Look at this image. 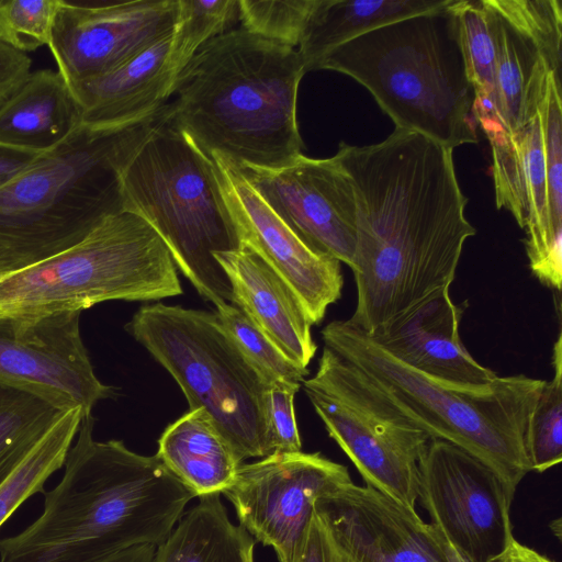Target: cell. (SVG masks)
I'll return each instance as SVG.
<instances>
[{
    "label": "cell",
    "mask_w": 562,
    "mask_h": 562,
    "mask_svg": "<svg viewBox=\"0 0 562 562\" xmlns=\"http://www.w3.org/2000/svg\"><path fill=\"white\" fill-rule=\"evenodd\" d=\"M336 156L356 199L350 269L357 304L347 321L372 336L432 292L450 288L476 229L465 217L453 149L395 128L372 145L340 142Z\"/></svg>",
    "instance_id": "6da1fadb"
},
{
    "label": "cell",
    "mask_w": 562,
    "mask_h": 562,
    "mask_svg": "<svg viewBox=\"0 0 562 562\" xmlns=\"http://www.w3.org/2000/svg\"><path fill=\"white\" fill-rule=\"evenodd\" d=\"M82 416L60 482L40 517L0 540V562H101L136 546H159L194 497L156 456L121 440L97 441Z\"/></svg>",
    "instance_id": "7a4b0ae2"
},
{
    "label": "cell",
    "mask_w": 562,
    "mask_h": 562,
    "mask_svg": "<svg viewBox=\"0 0 562 562\" xmlns=\"http://www.w3.org/2000/svg\"><path fill=\"white\" fill-rule=\"evenodd\" d=\"M305 74L296 47L233 29L183 67L168 117L209 157L278 169L302 155L296 100Z\"/></svg>",
    "instance_id": "3957f363"
},
{
    "label": "cell",
    "mask_w": 562,
    "mask_h": 562,
    "mask_svg": "<svg viewBox=\"0 0 562 562\" xmlns=\"http://www.w3.org/2000/svg\"><path fill=\"white\" fill-rule=\"evenodd\" d=\"M321 335L385 415L474 456L515 495L531 471L528 429L544 380L516 374L484 385L453 384L398 361L348 321L330 322Z\"/></svg>",
    "instance_id": "277c9868"
},
{
    "label": "cell",
    "mask_w": 562,
    "mask_h": 562,
    "mask_svg": "<svg viewBox=\"0 0 562 562\" xmlns=\"http://www.w3.org/2000/svg\"><path fill=\"white\" fill-rule=\"evenodd\" d=\"M166 114L81 125L0 187V276L43 261L124 211L123 173Z\"/></svg>",
    "instance_id": "5b68a950"
},
{
    "label": "cell",
    "mask_w": 562,
    "mask_h": 562,
    "mask_svg": "<svg viewBox=\"0 0 562 562\" xmlns=\"http://www.w3.org/2000/svg\"><path fill=\"white\" fill-rule=\"evenodd\" d=\"M449 3L384 24L331 49L317 69L363 86L395 128L454 149L477 143L475 92Z\"/></svg>",
    "instance_id": "8992f818"
},
{
    "label": "cell",
    "mask_w": 562,
    "mask_h": 562,
    "mask_svg": "<svg viewBox=\"0 0 562 562\" xmlns=\"http://www.w3.org/2000/svg\"><path fill=\"white\" fill-rule=\"evenodd\" d=\"M124 210L145 220L177 268L215 306L233 304L231 282L214 255L243 247L214 165L168 110L123 173Z\"/></svg>",
    "instance_id": "52a82bcc"
},
{
    "label": "cell",
    "mask_w": 562,
    "mask_h": 562,
    "mask_svg": "<svg viewBox=\"0 0 562 562\" xmlns=\"http://www.w3.org/2000/svg\"><path fill=\"white\" fill-rule=\"evenodd\" d=\"M176 265L156 231L122 211L74 246L0 276V316L34 318L82 312L111 301L182 294Z\"/></svg>",
    "instance_id": "ba28073f"
},
{
    "label": "cell",
    "mask_w": 562,
    "mask_h": 562,
    "mask_svg": "<svg viewBox=\"0 0 562 562\" xmlns=\"http://www.w3.org/2000/svg\"><path fill=\"white\" fill-rule=\"evenodd\" d=\"M125 328L176 380L190 409L207 413L240 462L272 453L267 384L215 313L143 305Z\"/></svg>",
    "instance_id": "9c48e42d"
},
{
    "label": "cell",
    "mask_w": 562,
    "mask_h": 562,
    "mask_svg": "<svg viewBox=\"0 0 562 562\" xmlns=\"http://www.w3.org/2000/svg\"><path fill=\"white\" fill-rule=\"evenodd\" d=\"M303 389L329 437L366 485L415 509L428 435L389 417L372 404L356 384L346 361L326 346L315 375L303 381Z\"/></svg>",
    "instance_id": "30bf717a"
},
{
    "label": "cell",
    "mask_w": 562,
    "mask_h": 562,
    "mask_svg": "<svg viewBox=\"0 0 562 562\" xmlns=\"http://www.w3.org/2000/svg\"><path fill=\"white\" fill-rule=\"evenodd\" d=\"M419 472V499L430 524L471 562H487L514 537V495L481 460L434 439Z\"/></svg>",
    "instance_id": "8fae6325"
},
{
    "label": "cell",
    "mask_w": 562,
    "mask_h": 562,
    "mask_svg": "<svg viewBox=\"0 0 562 562\" xmlns=\"http://www.w3.org/2000/svg\"><path fill=\"white\" fill-rule=\"evenodd\" d=\"M350 481L346 465L319 452L271 453L241 463L223 494L250 536L272 547L279 562H294L316 501Z\"/></svg>",
    "instance_id": "7c38bea8"
},
{
    "label": "cell",
    "mask_w": 562,
    "mask_h": 562,
    "mask_svg": "<svg viewBox=\"0 0 562 562\" xmlns=\"http://www.w3.org/2000/svg\"><path fill=\"white\" fill-rule=\"evenodd\" d=\"M80 312L34 318L0 316V386L36 396L64 412L114 395L93 369L80 333Z\"/></svg>",
    "instance_id": "4fadbf2b"
},
{
    "label": "cell",
    "mask_w": 562,
    "mask_h": 562,
    "mask_svg": "<svg viewBox=\"0 0 562 562\" xmlns=\"http://www.w3.org/2000/svg\"><path fill=\"white\" fill-rule=\"evenodd\" d=\"M236 166L308 247L351 267L356 199L351 179L336 155L318 159L302 154L278 169Z\"/></svg>",
    "instance_id": "5bb4252c"
},
{
    "label": "cell",
    "mask_w": 562,
    "mask_h": 562,
    "mask_svg": "<svg viewBox=\"0 0 562 562\" xmlns=\"http://www.w3.org/2000/svg\"><path fill=\"white\" fill-rule=\"evenodd\" d=\"M495 48L498 117L507 134L540 108L548 75H561L559 0H483Z\"/></svg>",
    "instance_id": "9a60e30c"
},
{
    "label": "cell",
    "mask_w": 562,
    "mask_h": 562,
    "mask_svg": "<svg viewBox=\"0 0 562 562\" xmlns=\"http://www.w3.org/2000/svg\"><path fill=\"white\" fill-rule=\"evenodd\" d=\"M178 0L81 4L60 0L48 48L68 85L105 74L170 34Z\"/></svg>",
    "instance_id": "2e32d148"
},
{
    "label": "cell",
    "mask_w": 562,
    "mask_h": 562,
    "mask_svg": "<svg viewBox=\"0 0 562 562\" xmlns=\"http://www.w3.org/2000/svg\"><path fill=\"white\" fill-rule=\"evenodd\" d=\"M243 246L256 252L291 288L311 323L319 324L341 296V262L308 247L266 203L228 159L210 156Z\"/></svg>",
    "instance_id": "e0dca14e"
},
{
    "label": "cell",
    "mask_w": 562,
    "mask_h": 562,
    "mask_svg": "<svg viewBox=\"0 0 562 562\" xmlns=\"http://www.w3.org/2000/svg\"><path fill=\"white\" fill-rule=\"evenodd\" d=\"M497 209L509 211L526 231V252L533 276L546 286L561 290L562 235L548 215L547 172L540 108L513 134L488 137Z\"/></svg>",
    "instance_id": "ac0fdd59"
},
{
    "label": "cell",
    "mask_w": 562,
    "mask_h": 562,
    "mask_svg": "<svg viewBox=\"0 0 562 562\" xmlns=\"http://www.w3.org/2000/svg\"><path fill=\"white\" fill-rule=\"evenodd\" d=\"M314 509L361 562H448L431 524L371 486L344 483Z\"/></svg>",
    "instance_id": "d6986e66"
},
{
    "label": "cell",
    "mask_w": 562,
    "mask_h": 562,
    "mask_svg": "<svg viewBox=\"0 0 562 562\" xmlns=\"http://www.w3.org/2000/svg\"><path fill=\"white\" fill-rule=\"evenodd\" d=\"M467 302H452L439 289L369 336L404 364L459 385H484L498 375L479 363L461 341L459 326Z\"/></svg>",
    "instance_id": "ffe728a7"
},
{
    "label": "cell",
    "mask_w": 562,
    "mask_h": 562,
    "mask_svg": "<svg viewBox=\"0 0 562 562\" xmlns=\"http://www.w3.org/2000/svg\"><path fill=\"white\" fill-rule=\"evenodd\" d=\"M173 31L116 68L68 85L82 125L106 127L131 123L168 103L182 70L172 56Z\"/></svg>",
    "instance_id": "44dd1931"
},
{
    "label": "cell",
    "mask_w": 562,
    "mask_h": 562,
    "mask_svg": "<svg viewBox=\"0 0 562 562\" xmlns=\"http://www.w3.org/2000/svg\"><path fill=\"white\" fill-rule=\"evenodd\" d=\"M233 290V304L294 363L307 368L317 346L312 323L288 283L246 246L217 252Z\"/></svg>",
    "instance_id": "7402d4cb"
},
{
    "label": "cell",
    "mask_w": 562,
    "mask_h": 562,
    "mask_svg": "<svg viewBox=\"0 0 562 562\" xmlns=\"http://www.w3.org/2000/svg\"><path fill=\"white\" fill-rule=\"evenodd\" d=\"M77 101L58 71L31 72L0 108V146L48 153L81 126Z\"/></svg>",
    "instance_id": "603a6c76"
},
{
    "label": "cell",
    "mask_w": 562,
    "mask_h": 562,
    "mask_svg": "<svg viewBox=\"0 0 562 562\" xmlns=\"http://www.w3.org/2000/svg\"><path fill=\"white\" fill-rule=\"evenodd\" d=\"M156 457L194 497L223 493L241 464L201 408L189 409L168 425Z\"/></svg>",
    "instance_id": "cb8c5ba5"
},
{
    "label": "cell",
    "mask_w": 562,
    "mask_h": 562,
    "mask_svg": "<svg viewBox=\"0 0 562 562\" xmlns=\"http://www.w3.org/2000/svg\"><path fill=\"white\" fill-rule=\"evenodd\" d=\"M449 1L315 0L296 46L304 70H316L327 53L366 32L442 8Z\"/></svg>",
    "instance_id": "d4e9b609"
},
{
    "label": "cell",
    "mask_w": 562,
    "mask_h": 562,
    "mask_svg": "<svg viewBox=\"0 0 562 562\" xmlns=\"http://www.w3.org/2000/svg\"><path fill=\"white\" fill-rule=\"evenodd\" d=\"M199 498L156 547L153 562H254L255 540L229 520L220 494Z\"/></svg>",
    "instance_id": "484cf974"
},
{
    "label": "cell",
    "mask_w": 562,
    "mask_h": 562,
    "mask_svg": "<svg viewBox=\"0 0 562 562\" xmlns=\"http://www.w3.org/2000/svg\"><path fill=\"white\" fill-rule=\"evenodd\" d=\"M81 409L63 412L0 486V527L29 497L44 493L47 479L59 470L77 437Z\"/></svg>",
    "instance_id": "4316f807"
},
{
    "label": "cell",
    "mask_w": 562,
    "mask_h": 562,
    "mask_svg": "<svg viewBox=\"0 0 562 562\" xmlns=\"http://www.w3.org/2000/svg\"><path fill=\"white\" fill-rule=\"evenodd\" d=\"M469 79L475 92L477 125L501 122L496 108L495 48L483 0H452Z\"/></svg>",
    "instance_id": "83f0119b"
},
{
    "label": "cell",
    "mask_w": 562,
    "mask_h": 562,
    "mask_svg": "<svg viewBox=\"0 0 562 562\" xmlns=\"http://www.w3.org/2000/svg\"><path fill=\"white\" fill-rule=\"evenodd\" d=\"M61 413L36 396L0 386V486Z\"/></svg>",
    "instance_id": "f1b7e54d"
},
{
    "label": "cell",
    "mask_w": 562,
    "mask_h": 562,
    "mask_svg": "<svg viewBox=\"0 0 562 562\" xmlns=\"http://www.w3.org/2000/svg\"><path fill=\"white\" fill-rule=\"evenodd\" d=\"M554 374L546 381L535 404L527 451L531 471L542 473L562 461V336L553 345Z\"/></svg>",
    "instance_id": "f546056e"
},
{
    "label": "cell",
    "mask_w": 562,
    "mask_h": 562,
    "mask_svg": "<svg viewBox=\"0 0 562 562\" xmlns=\"http://www.w3.org/2000/svg\"><path fill=\"white\" fill-rule=\"evenodd\" d=\"M216 316L243 353L259 372L266 384L276 381L300 383L308 374L291 361L234 304H221Z\"/></svg>",
    "instance_id": "4dcf8cb0"
},
{
    "label": "cell",
    "mask_w": 562,
    "mask_h": 562,
    "mask_svg": "<svg viewBox=\"0 0 562 562\" xmlns=\"http://www.w3.org/2000/svg\"><path fill=\"white\" fill-rule=\"evenodd\" d=\"M237 22L238 0H178L173 58L183 69L203 44L235 29Z\"/></svg>",
    "instance_id": "1f68e13d"
},
{
    "label": "cell",
    "mask_w": 562,
    "mask_h": 562,
    "mask_svg": "<svg viewBox=\"0 0 562 562\" xmlns=\"http://www.w3.org/2000/svg\"><path fill=\"white\" fill-rule=\"evenodd\" d=\"M540 111L549 222L552 231L557 235H562V101L560 74L549 72Z\"/></svg>",
    "instance_id": "d6a6232c"
},
{
    "label": "cell",
    "mask_w": 562,
    "mask_h": 562,
    "mask_svg": "<svg viewBox=\"0 0 562 562\" xmlns=\"http://www.w3.org/2000/svg\"><path fill=\"white\" fill-rule=\"evenodd\" d=\"M315 0H238L245 30L296 47Z\"/></svg>",
    "instance_id": "836d02e7"
},
{
    "label": "cell",
    "mask_w": 562,
    "mask_h": 562,
    "mask_svg": "<svg viewBox=\"0 0 562 562\" xmlns=\"http://www.w3.org/2000/svg\"><path fill=\"white\" fill-rule=\"evenodd\" d=\"M60 0H0V40L23 52L50 42Z\"/></svg>",
    "instance_id": "e575fe53"
},
{
    "label": "cell",
    "mask_w": 562,
    "mask_h": 562,
    "mask_svg": "<svg viewBox=\"0 0 562 562\" xmlns=\"http://www.w3.org/2000/svg\"><path fill=\"white\" fill-rule=\"evenodd\" d=\"M301 384L276 381L267 385L265 394L266 418L272 453L302 451L294 396Z\"/></svg>",
    "instance_id": "d590c367"
},
{
    "label": "cell",
    "mask_w": 562,
    "mask_h": 562,
    "mask_svg": "<svg viewBox=\"0 0 562 562\" xmlns=\"http://www.w3.org/2000/svg\"><path fill=\"white\" fill-rule=\"evenodd\" d=\"M294 562H361L337 537L326 520L312 515Z\"/></svg>",
    "instance_id": "8d00e7d4"
},
{
    "label": "cell",
    "mask_w": 562,
    "mask_h": 562,
    "mask_svg": "<svg viewBox=\"0 0 562 562\" xmlns=\"http://www.w3.org/2000/svg\"><path fill=\"white\" fill-rule=\"evenodd\" d=\"M32 59L0 40V108L31 75Z\"/></svg>",
    "instance_id": "74e56055"
},
{
    "label": "cell",
    "mask_w": 562,
    "mask_h": 562,
    "mask_svg": "<svg viewBox=\"0 0 562 562\" xmlns=\"http://www.w3.org/2000/svg\"><path fill=\"white\" fill-rule=\"evenodd\" d=\"M40 155L0 146V187L31 165Z\"/></svg>",
    "instance_id": "f35d334b"
},
{
    "label": "cell",
    "mask_w": 562,
    "mask_h": 562,
    "mask_svg": "<svg viewBox=\"0 0 562 562\" xmlns=\"http://www.w3.org/2000/svg\"><path fill=\"white\" fill-rule=\"evenodd\" d=\"M487 562H554L512 537L504 549Z\"/></svg>",
    "instance_id": "ab89813d"
},
{
    "label": "cell",
    "mask_w": 562,
    "mask_h": 562,
    "mask_svg": "<svg viewBox=\"0 0 562 562\" xmlns=\"http://www.w3.org/2000/svg\"><path fill=\"white\" fill-rule=\"evenodd\" d=\"M156 551L154 544H143L130 548L111 555L101 562H153Z\"/></svg>",
    "instance_id": "60d3db41"
},
{
    "label": "cell",
    "mask_w": 562,
    "mask_h": 562,
    "mask_svg": "<svg viewBox=\"0 0 562 562\" xmlns=\"http://www.w3.org/2000/svg\"><path fill=\"white\" fill-rule=\"evenodd\" d=\"M436 531L448 562H471L464 554H462L457 548H454L437 529Z\"/></svg>",
    "instance_id": "b9f144b4"
}]
</instances>
